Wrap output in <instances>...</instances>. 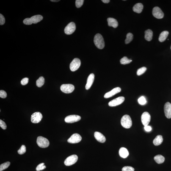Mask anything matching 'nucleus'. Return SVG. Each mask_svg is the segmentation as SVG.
<instances>
[{"label":"nucleus","instance_id":"1","mask_svg":"<svg viewBox=\"0 0 171 171\" xmlns=\"http://www.w3.org/2000/svg\"><path fill=\"white\" fill-rule=\"evenodd\" d=\"M94 43L95 46L99 49H102L104 47V39L100 34H97L95 36L94 38Z\"/></svg>","mask_w":171,"mask_h":171},{"label":"nucleus","instance_id":"2","mask_svg":"<svg viewBox=\"0 0 171 171\" xmlns=\"http://www.w3.org/2000/svg\"><path fill=\"white\" fill-rule=\"evenodd\" d=\"M121 124L124 128L126 129L130 128L132 125L131 117L128 115L123 116L121 120Z\"/></svg>","mask_w":171,"mask_h":171},{"label":"nucleus","instance_id":"3","mask_svg":"<svg viewBox=\"0 0 171 171\" xmlns=\"http://www.w3.org/2000/svg\"><path fill=\"white\" fill-rule=\"evenodd\" d=\"M37 143L38 146L42 148H46L50 145V142L48 139L42 136L37 137Z\"/></svg>","mask_w":171,"mask_h":171},{"label":"nucleus","instance_id":"4","mask_svg":"<svg viewBox=\"0 0 171 171\" xmlns=\"http://www.w3.org/2000/svg\"><path fill=\"white\" fill-rule=\"evenodd\" d=\"M78 159V157L76 155H72L68 157L65 160L64 162V164L66 166H71L76 163Z\"/></svg>","mask_w":171,"mask_h":171},{"label":"nucleus","instance_id":"5","mask_svg":"<svg viewBox=\"0 0 171 171\" xmlns=\"http://www.w3.org/2000/svg\"><path fill=\"white\" fill-rule=\"evenodd\" d=\"M60 89L64 93L70 94L74 90L75 87L71 84H64L61 86Z\"/></svg>","mask_w":171,"mask_h":171},{"label":"nucleus","instance_id":"6","mask_svg":"<svg viewBox=\"0 0 171 171\" xmlns=\"http://www.w3.org/2000/svg\"><path fill=\"white\" fill-rule=\"evenodd\" d=\"M81 61L78 58H75L71 62L70 65V69L72 71L74 72L77 70L80 66Z\"/></svg>","mask_w":171,"mask_h":171},{"label":"nucleus","instance_id":"7","mask_svg":"<svg viewBox=\"0 0 171 171\" xmlns=\"http://www.w3.org/2000/svg\"><path fill=\"white\" fill-rule=\"evenodd\" d=\"M76 29V25L74 22H71L64 29V32L67 35H71L75 32Z\"/></svg>","mask_w":171,"mask_h":171},{"label":"nucleus","instance_id":"8","mask_svg":"<svg viewBox=\"0 0 171 171\" xmlns=\"http://www.w3.org/2000/svg\"><path fill=\"white\" fill-rule=\"evenodd\" d=\"M43 118L41 113L40 112L34 113L31 115V121L33 123H38L40 122Z\"/></svg>","mask_w":171,"mask_h":171},{"label":"nucleus","instance_id":"9","mask_svg":"<svg viewBox=\"0 0 171 171\" xmlns=\"http://www.w3.org/2000/svg\"><path fill=\"white\" fill-rule=\"evenodd\" d=\"M125 98L123 96L119 97L110 101L109 103V106H115L121 104L124 101Z\"/></svg>","mask_w":171,"mask_h":171},{"label":"nucleus","instance_id":"10","mask_svg":"<svg viewBox=\"0 0 171 171\" xmlns=\"http://www.w3.org/2000/svg\"><path fill=\"white\" fill-rule=\"evenodd\" d=\"M81 119L80 116L76 115H70L67 116L65 119V121L67 123H72L79 121Z\"/></svg>","mask_w":171,"mask_h":171},{"label":"nucleus","instance_id":"11","mask_svg":"<svg viewBox=\"0 0 171 171\" xmlns=\"http://www.w3.org/2000/svg\"><path fill=\"white\" fill-rule=\"evenodd\" d=\"M150 116L148 112H145L142 114L141 117L142 123L144 126L148 125L150 120Z\"/></svg>","mask_w":171,"mask_h":171},{"label":"nucleus","instance_id":"12","mask_svg":"<svg viewBox=\"0 0 171 171\" xmlns=\"http://www.w3.org/2000/svg\"><path fill=\"white\" fill-rule=\"evenodd\" d=\"M82 139L80 135L78 133H75L70 136L67 140V142L71 144H76L81 141Z\"/></svg>","mask_w":171,"mask_h":171},{"label":"nucleus","instance_id":"13","mask_svg":"<svg viewBox=\"0 0 171 171\" xmlns=\"http://www.w3.org/2000/svg\"><path fill=\"white\" fill-rule=\"evenodd\" d=\"M153 14L155 18L158 19L162 18L164 17V13L159 7H156L153 9Z\"/></svg>","mask_w":171,"mask_h":171},{"label":"nucleus","instance_id":"14","mask_svg":"<svg viewBox=\"0 0 171 171\" xmlns=\"http://www.w3.org/2000/svg\"><path fill=\"white\" fill-rule=\"evenodd\" d=\"M164 112L165 115L167 118H171V104L169 102H167L164 105Z\"/></svg>","mask_w":171,"mask_h":171},{"label":"nucleus","instance_id":"15","mask_svg":"<svg viewBox=\"0 0 171 171\" xmlns=\"http://www.w3.org/2000/svg\"><path fill=\"white\" fill-rule=\"evenodd\" d=\"M121 91V89L120 87L114 88L110 91L107 92L104 95V97L105 98H108L112 97L116 94L120 92Z\"/></svg>","mask_w":171,"mask_h":171},{"label":"nucleus","instance_id":"16","mask_svg":"<svg viewBox=\"0 0 171 171\" xmlns=\"http://www.w3.org/2000/svg\"><path fill=\"white\" fill-rule=\"evenodd\" d=\"M94 79H95V75L93 73L91 74L88 77L87 84H86L85 88L87 90H89L93 84Z\"/></svg>","mask_w":171,"mask_h":171},{"label":"nucleus","instance_id":"17","mask_svg":"<svg viewBox=\"0 0 171 171\" xmlns=\"http://www.w3.org/2000/svg\"><path fill=\"white\" fill-rule=\"evenodd\" d=\"M94 136L98 142L103 143L106 141V139L104 135L98 131H96L94 133Z\"/></svg>","mask_w":171,"mask_h":171},{"label":"nucleus","instance_id":"18","mask_svg":"<svg viewBox=\"0 0 171 171\" xmlns=\"http://www.w3.org/2000/svg\"><path fill=\"white\" fill-rule=\"evenodd\" d=\"M109 26L112 27L114 28H116L118 26V23L117 20L113 18H109L107 19Z\"/></svg>","mask_w":171,"mask_h":171},{"label":"nucleus","instance_id":"19","mask_svg":"<svg viewBox=\"0 0 171 171\" xmlns=\"http://www.w3.org/2000/svg\"><path fill=\"white\" fill-rule=\"evenodd\" d=\"M143 5L141 3H138L135 4L133 7V11L138 13H140L142 12L143 9Z\"/></svg>","mask_w":171,"mask_h":171},{"label":"nucleus","instance_id":"20","mask_svg":"<svg viewBox=\"0 0 171 171\" xmlns=\"http://www.w3.org/2000/svg\"><path fill=\"white\" fill-rule=\"evenodd\" d=\"M120 156L123 158H126L128 156L129 153L128 150L124 147H121L119 151Z\"/></svg>","mask_w":171,"mask_h":171},{"label":"nucleus","instance_id":"21","mask_svg":"<svg viewBox=\"0 0 171 171\" xmlns=\"http://www.w3.org/2000/svg\"><path fill=\"white\" fill-rule=\"evenodd\" d=\"M30 18L32 23L36 24L43 20V17L41 15H38L34 16Z\"/></svg>","mask_w":171,"mask_h":171},{"label":"nucleus","instance_id":"22","mask_svg":"<svg viewBox=\"0 0 171 171\" xmlns=\"http://www.w3.org/2000/svg\"><path fill=\"white\" fill-rule=\"evenodd\" d=\"M153 32L151 30L148 29L145 31V38L147 41H150L152 40Z\"/></svg>","mask_w":171,"mask_h":171},{"label":"nucleus","instance_id":"23","mask_svg":"<svg viewBox=\"0 0 171 171\" xmlns=\"http://www.w3.org/2000/svg\"><path fill=\"white\" fill-rule=\"evenodd\" d=\"M169 34V32L167 31H164L162 32L160 34L158 39L159 41L160 42H164L167 38Z\"/></svg>","mask_w":171,"mask_h":171},{"label":"nucleus","instance_id":"24","mask_svg":"<svg viewBox=\"0 0 171 171\" xmlns=\"http://www.w3.org/2000/svg\"><path fill=\"white\" fill-rule=\"evenodd\" d=\"M163 140V139L162 136L160 135H158L154 139L153 141L154 145L156 146L160 145L162 143Z\"/></svg>","mask_w":171,"mask_h":171},{"label":"nucleus","instance_id":"25","mask_svg":"<svg viewBox=\"0 0 171 171\" xmlns=\"http://www.w3.org/2000/svg\"><path fill=\"white\" fill-rule=\"evenodd\" d=\"M154 159L158 164H161L164 162L165 158L162 155H158L154 157Z\"/></svg>","mask_w":171,"mask_h":171},{"label":"nucleus","instance_id":"26","mask_svg":"<svg viewBox=\"0 0 171 171\" xmlns=\"http://www.w3.org/2000/svg\"><path fill=\"white\" fill-rule=\"evenodd\" d=\"M45 78L41 76L36 81V85L38 87H41L44 84Z\"/></svg>","mask_w":171,"mask_h":171},{"label":"nucleus","instance_id":"27","mask_svg":"<svg viewBox=\"0 0 171 171\" xmlns=\"http://www.w3.org/2000/svg\"><path fill=\"white\" fill-rule=\"evenodd\" d=\"M133 36L131 33H129L127 34L126 38L125 39V43L126 44L129 43L133 40Z\"/></svg>","mask_w":171,"mask_h":171},{"label":"nucleus","instance_id":"28","mask_svg":"<svg viewBox=\"0 0 171 171\" xmlns=\"http://www.w3.org/2000/svg\"><path fill=\"white\" fill-rule=\"evenodd\" d=\"M132 61L131 59H128L126 56H124L120 59V62L122 64L125 65L130 63Z\"/></svg>","mask_w":171,"mask_h":171},{"label":"nucleus","instance_id":"29","mask_svg":"<svg viewBox=\"0 0 171 171\" xmlns=\"http://www.w3.org/2000/svg\"><path fill=\"white\" fill-rule=\"evenodd\" d=\"M10 163L9 162H7L1 165H0V171H2L7 168L10 166Z\"/></svg>","mask_w":171,"mask_h":171},{"label":"nucleus","instance_id":"30","mask_svg":"<svg viewBox=\"0 0 171 171\" xmlns=\"http://www.w3.org/2000/svg\"><path fill=\"white\" fill-rule=\"evenodd\" d=\"M147 70V68L145 67H142L141 68L137 70V75L138 76H140V75L143 74Z\"/></svg>","mask_w":171,"mask_h":171},{"label":"nucleus","instance_id":"31","mask_svg":"<svg viewBox=\"0 0 171 171\" xmlns=\"http://www.w3.org/2000/svg\"><path fill=\"white\" fill-rule=\"evenodd\" d=\"M46 168V166L45 165L44 163H42L38 165L36 168V170L37 171H40L43 170Z\"/></svg>","mask_w":171,"mask_h":171},{"label":"nucleus","instance_id":"32","mask_svg":"<svg viewBox=\"0 0 171 171\" xmlns=\"http://www.w3.org/2000/svg\"><path fill=\"white\" fill-rule=\"evenodd\" d=\"M26 146L24 145L21 146L20 148L18 150V152L19 154L22 155L26 153Z\"/></svg>","mask_w":171,"mask_h":171},{"label":"nucleus","instance_id":"33","mask_svg":"<svg viewBox=\"0 0 171 171\" xmlns=\"http://www.w3.org/2000/svg\"><path fill=\"white\" fill-rule=\"evenodd\" d=\"M139 104L141 105H145L146 103V100L145 97L142 96L139 98L138 100Z\"/></svg>","mask_w":171,"mask_h":171},{"label":"nucleus","instance_id":"34","mask_svg":"<svg viewBox=\"0 0 171 171\" xmlns=\"http://www.w3.org/2000/svg\"><path fill=\"white\" fill-rule=\"evenodd\" d=\"M84 0H76V5L78 8L81 7L84 4Z\"/></svg>","mask_w":171,"mask_h":171},{"label":"nucleus","instance_id":"35","mask_svg":"<svg viewBox=\"0 0 171 171\" xmlns=\"http://www.w3.org/2000/svg\"><path fill=\"white\" fill-rule=\"evenodd\" d=\"M122 171H134V169L131 166H126L122 168Z\"/></svg>","mask_w":171,"mask_h":171},{"label":"nucleus","instance_id":"36","mask_svg":"<svg viewBox=\"0 0 171 171\" xmlns=\"http://www.w3.org/2000/svg\"><path fill=\"white\" fill-rule=\"evenodd\" d=\"M23 23L24 24L27 25H30L32 24V23L31 22L30 18H28L25 19L23 20Z\"/></svg>","mask_w":171,"mask_h":171},{"label":"nucleus","instance_id":"37","mask_svg":"<svg viewBox=\"0 0 171 171\" xmlns=\"http://www.w3.org/2000/svg\"><path fill=\"white\" fill-rule=\"evenodd\" d=\"M7 96V92L3 90L0 91V97L2 98H5Z\"/></svg>","mask_w":171,"mask_h":171},{"label":"nucleus","instance_id":"38","mask_svg":"<svg viewBox=\"0 0 171 171\" xmlns=\"http://www.w3.org/2000/svg\"><path fill=\"white\" fill-rule=\"evenodd\" d=\"M29 78H25L21 80V84L23 85H26L28 84L29 81Z\"/></svg>","mask_w":171,"mask_h":171},{"label":"nucleus","instance_id":"39","mask_svg":"<svg viewBox=\"0 0 171 171\" xmlns=\"http://www.w3.org/2000/svg\"><path fill=\"white\" fill-rule=\"evenodd\" d=\"M5 23V19L2 14H0V25H3Z\"/></svg>","mask_w":171,"mask_h":171},{"label":"nucleus","instance_id":"40","mask_svg":"<svg viewBox=\"0 0 171 171\" xmlns=\"http://www.w3.org/2000/svg\"><path fill=\"white\" fill-rule=\"evenodd\" d=\"M0 126L4 130H5L7 128V125L5 122L1 120H0Z\"/></svg>","mask_w":171,"mask_h":171},{"label":"nucleus","instance_id":"41","mask_svg":"<svg viewBox=\"0 0 171 171\" xmlns=\"http://www.w3.org/2000/svg\"><path fill=\"white\" fill-rule=\"evenodd\" d=\"M144 129H145V131H151L152 130L151 127L150 126H148V125L145 126V127H144Z\"/></svg>","mask_w":171,"mask_h":171},{"label":"nucleus","instance_id":"42","mask_svg":"<svg viewBox=\"0 0 171 171\" xmlns=\"http://www.w3.org/2000/svg\"><path fill=\"white\" fill-rule=\"evenodd\" d=\"M102 1L104 3L107 4L110 2V1H109V0H102Z\"/></svg>","mask_w":171,"mask_h":171},{"label":"nucleus","instance_id":"43","mask_svg":"<svg viewBox=\"0 0 171 171\" xmlns=\"http://www.w3.org/2000/svg\"><path fill=\"white\" fill-rule=\"evenodd\" d=\"M52 2H58V1H59V0H58H58H51V1H50Z\"/></svg>","mask_w":171,"mask_h":171},{"label":"nucleus","instance_id":"44","mask_svg":"<svg viewBox=\"0 0 171 171\" xmlns=\"http://www.w3.org/2000/svg\"><path fill=\"white\" fill-rule=\"evenodd\" d=\"M170 48H171V47H170Z\"/></svg>","mask_w":171,"mask_h":171}]
</instances>
